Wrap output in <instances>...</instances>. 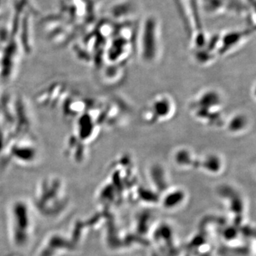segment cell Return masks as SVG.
I'll use <instances>...</instances> for the list:
<instances>
[{"instance_id":"cell-9","label":"cell","mask_w":256,"mask_h":256,"mask_svg":"<svg viewBox=\"0 0 256 256\" xmlns=\"http://www.w3.org/2000/svg\"><path fill=\"white\" fill-rule=\"evenodd\" d=\"M250 126V120L246 114H236L230 118L226 124L228 132L232 134H240L245 132Z\"/></svg>"},{"instance_id":"cell-10","label":"cell","mask_w":256,"mask_h":256,"mask_svg":"<svg viewBox=\"0 0 256 256\" xmlns=\"http://www.w3.org/2000/svg\"><path fill=\"white\" fill-rule=\"evenodd\" d=\"M114 12V16L118 21V23L136 20L134 18L136 14V8L132 2L129 0H126L116 5Z\"/></svg>"},{"instance_id":"cell-4","label":"cell","mask_w":256,"mask_h":256,"mask_svg":"<svg viewBox=\"0 0 256 256\" xmlns=\"http://www.w3.org/2000/svg\"><path fill=\"white\" fill-rule=\"evenodd\" d=\"M202 16L210 18L234 16L246 18L247 0H196Z\"/></svg>"},{"instance_id":"cell-3","label":"cell","mask_w":256,"mask_h":256,"mask_svg":"<svg viewBox=\"0 0 256 256\" xmlns=\"http://www.w3.org/2000/svg\"><path fill=\"white\" fill-rule=\"evenodd\" d=\"M224 100L220 92L214 89L204 90L190 105L194 118L205 124L216 126L222 121Z\"/></svg>"},{"instance_id":"cell-2","label":"cell","mask_w":256,"mask_h":256,"mask_svg":"<svg viewBox=\"0 0 256 256\" xmlns=\"http://www.w3.org/2000/svg\"><path fill=\"white\" fill-rule=\"evenodd\" d=\"M193 52L206 46L208 36L196 0H174Z\"/></svg>"},{"instance_id":"cell-7","label":"cell","mask_w":256,"mask_h":256,"mask_svg":"<svg viewBox=\"0 0 256 256\" xmlns=\"http://www.w3.org/2000/svg\"><path fill=\"white\" fill-rule=\"evenodd\" d=\"M224 160L220 154L212 152L200 158L198 170L210 174H218L224 169Z\"/></svg>"},{"instance_id":"cell-1","label":"cell","mask_w":256,"mask_h":256,"mask_svg":"<svg viewBox=\"0 0 256 256\" xmlns=\"http://www.w3.org/2000/svg\"><path fill=\"white\" fill-rule=\"evenodd\" d=\"M162 42V25L159 18L154 14H148L140 20L136 47L144 63L152 64L159 58Z\"/></svg>"},{"instance_id":"cell-5","label":"cell","mask_w":256,"mask_h":256,"mask_svg":"<svg viewBox=\"0 0 256 256\" xmlns=\"http://www.w3.org/2000/svg\"><path fill=\"white\" fill-rule=\"evenodd\" d=\"M256 33V28L248 26L240 30H230L220 33L218 38V58L230 54L245 45Z\"/></svg>"},{"instance_id":"cell-6","label":"cell","mask_w":256,"mask_h":256,"mask_svg":"<svg viewBox=\"0 0 256 256\" xmlns=\"http://www.w3.org/2000/svg\"><path fill=\"white\" fill-rule=\"evenodd\" d=\"M176 111L174 101L170 96L161 94L151 101L150 105L143 112V118L148 124H159L169 120Z\"/></svg>"},{"instance_id":"cell-8","label":"cell","mask_w":256,"mask_h":256,"mask_svg":"<svg viewBox=\"0 0 256 256\" xmlns=\"http://www.w3.org/2000/svg\"><path fill=\"white\" fill-rule=\"evenodd\" d=\"M173 160L175 164L183 169L198 170L200 158L188 148H180L175 151Z\"/></svg>"}]
</instances>
